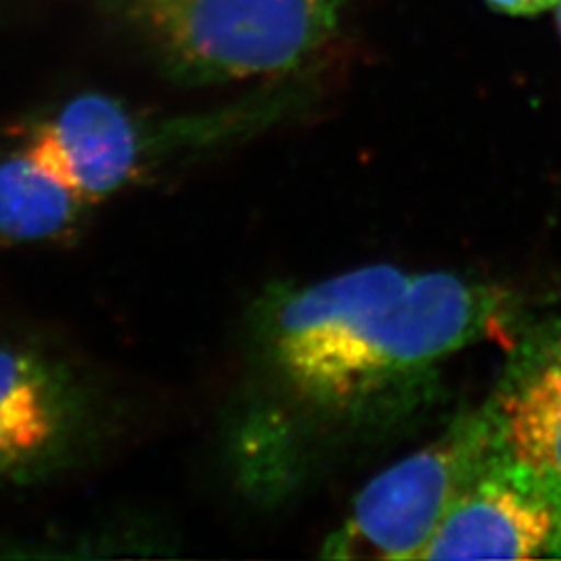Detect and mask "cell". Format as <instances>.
I'll return each instance as SVG.
<instances>
[{
  "mask_svg": "<svg viewBox=\"0 0 561 561\" xmlns=\"http://www.w3.org/2000/svg\"><path fill=\"white\" fill-rule=\"evenodd\" d=\"M530 304L497 280L381 262L268 287L252 310V347L262 377L304 421L375 428L416 405L443 362L514 337Z\"/></svg>",
  "mask_w": 561,
  "mask_h": 561,
  "instance_id": "1",
  "label": "cell"
},
{
  "mask_svg": "<svg viewBox=\"0 0 561 561\" xmlns=\"http://www.w3.org/2000/svg\"><path fill=\"white\" fill-rule=\"evenodd\" d=\"M181 81L285 76L319 53L341 0H125Z\"/></svg>",
  "mask_w": 561,
  "mask_h": 561,
  "instance_id": "2",
  "label": "cell"
},
{
  "mask_svg": "<svg viewBox=\"0 0 561 561\" xmlns=\"http://www.w3.org/2000/svg\"><path fill=\"white\" fill-rule=\"evenodd\" d=\"M503 445L484 403L358 491L322 542V560H421L449 507Z\"/></svg>",
  "mask_w": 561,
  "mask_h": 561,
  "instance_id": "3",
  "label": "cell"
},
{
  "mask_svg": "<svg viewBox=\"0 0 561 561\" xmlns=\"http://www.w3.org/2000/svg\"><path fill=\"white\" fill-rule=\"evenodd\" d=\"M437 560H561L560 486L502 447L426 542Z\"/></svg>",
  "mask_w": 561,
  "mask_h": 561,
  "instance_id": "4",
  "label": "cell"
},
{
  "mask_svg": "<svg viewBox=\"0 0 561 561\" xmlns=\"http://www.w3.org/2000/svg\"><path fill=\"white\" fill-rule=\"evenodd\" d=\"M96 419L90 389L62 362L0 345V484L38 481L80 460Z\"/></svg>",
  "mask_w": 561,
  "mask_h": 561,
  "instance_id": "5",
  "label": "cell"
},
{
  "mask_svg": "<svg viewBox=\"0 0 561 561\" xmlns=\"http://www.w3.org/2000/svg\"><path fill=\"white\" fill-rule=\"evenodd\" d=\"M167 138L187 140L185 121L152 131L117 99L85 92L36 121L21 146L92 206L138 180Z\"/></svg>",
  "mask_w": 561,
  "mask_h": 561,
  "instance_id": "6",
  "label": "cell"
},
{
  "mask_svg": "<svg viewBox=\"0 0 561 561\" xmlns=\"http://www.w3.org/2000/svg\"><path fill=\"white\" fill-rule=\"evenodd\" d=\"M482 403L503 449L561 489V317L522 324Z\"/></svg>",
  "mask_w": 561,
  "mask_h": 561,
  "instance_id": "7",
  "label": "cell"
},
{
  "mask_svg": "<svg viewBox=\"0 0 561 561\" xmlns=\"http://www.w3.org/2000/svg\"><path fill=\"white\" fill-rule=\"evenodd\" d=\"M85 208L88 204L23 146L0 159V241L62 240Z\"/></svg>",
  "mask_w": 561,
  "mask_h": 561,
  "instance_id": "8",
  "label": "cell"
},
{
  "mask_svg": "<svg viewBox=\"0 0 561 561\" xmlns=\"http://www.w3.org/2000/svg\"><path fill=\"white\" fill-rule=\"evenodd\" d=\"M493 11L514 18L539 15L542 11L556 9L560 0H484Z\"/></svg>",
  "mask_w": 561,
  "mask_h": 561,
  "instance_id": "9",
  "label": "cell"
},
{
  "mask_svg": "<svg viewBox=\"0 0 561 561\" xmlns=\"http://www.w3.org/2000/svg\"><path fill=\"white\" fill-rule=\"evenodd\" d=\"M556 9H558V23H560V32H561V0H560V2H558V7H556Z\"/></svg>",
  "mask_w": 561,
  "mask_h": 561,
  "instance_id": "10",
  "label": "cell"
},
{
  "mask_svg": "<svg viewBox=\"0 0 561 561\" xmlns=\"http://www.w3.org/2000/svg\"><path fill=\"white\" fill-rule=\"evenodd\" d=\"M111 2H113V4H119V7H123V2H125V0H111Z\"/></svg>",
  "mask_w": 561,
  "mask_h": 561,
  "instance_id": "11",
  "label": "cell"
}]
</instances>
